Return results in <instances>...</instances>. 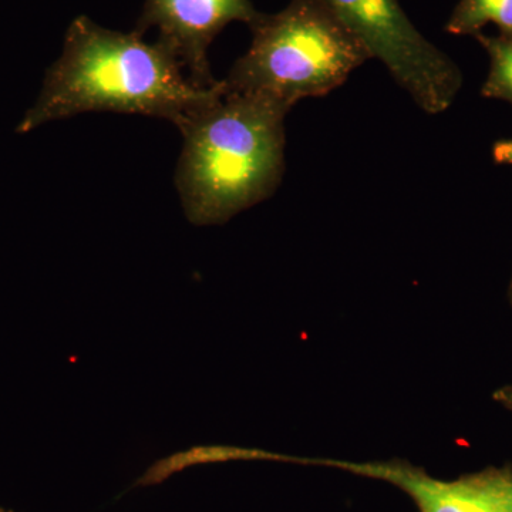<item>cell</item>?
Wrapping results in <instances>:
<instances>
[{
    "mask_svg": "<svg viewBox=\"0 0 512 512\" xmlns=\"http://www.w3.org/2000/svg\"><path fill=\"white\" fill-rule=\"evenodd\" d=\"M259 16L252 0H144L134 30L144 36L157 29L158 42L183 64L191 82L211 89L221 83L211 73L212 42L231 23L251 26Z\"/></svg>",
    "mask_w": 512,
    "mask_h": 512,
    "instance_id": "cell-6",
    "label": "cell"
},
{
    "mask_svg": "<svg viewBox=\"0 0 512 512\" xmlns=\"http://www.w3.org/2000/svg\"><path fill=\"white\" fill-rule=\"evenodd\" d=\"M312 466L336 468L383 481L412 498L419 512H512V464L490 466L454 480L430 476L402 458L346 461L312 458Z\"/></svg>",
    "mask_w": 512,
    "mask_h": 512,
    "instance_id": "cell-5",
    "label": "cell"
},
{
    "mask_svg": "<svg viewBox=\"0 0 512 512\" xmlns=\"http://www.w3.org/2000/svg\"><path fill=\"white\" fill-rule=\"evenodd\" d=\"M488 23L500 35L512 36V0H458L446 30L454 36H477Z\"/></svg>",
    "mask_w": 512,
    "mask_h": 512,
    "instance_id": "cell-7",
    "label": "cell"
},
{
    "mask_svg": "<svg viewBox=\"0 0 512 512\" xmlns=\"http://www.w3.org/2000/svg\"><path fill=\"white\" fill-rule=\"evenodd\" d=\"M493 157L497 164L512 165V140L497 141L493 147Z\"/></svg>",
    "mask_w": 512,
    "mask_h": 512,
    "instance_id": "cell-9",
    "label": "cell"
},
{
    "mask_svg": "<svg viewBox=\"0 0 512 512\" xmlns=\"http://www.w3.org/2000/svg\"><path fill=\"white\" fill-rule=\"evenodd\" d=\"M507 295H508V301H510V305L512 306V276H511L510 285H508Z\"/></svg>",
    "mask_w": 512,
    "mask_h": 512,
    "instance_id": "cell-11",
    "label": "cell"
},
{
    "mask_svg": "<svg viewBox=\"0 0 512 512\" xmlns=\"http://www.w3.org/2000/svg\"><path fill=\"white\" fill-rule=\"evenodd\" d=\"M493 400L495 403L500 404L504 410L512 414V383L498 387L493 393Z\"/></svg>",
    "mask_w": 512,
    "mask_h": 512,
    "instance_id": "cell-10",
    "label": "cell"
},
{
    "mask_svg": "<svg viewBox=\"0 0 512 512\" xmlns=\"http://www.w3.org/2000/svg\"><path fill=\"white\" fill-rule=\"evenodd\" d=\"M251 45L222 80L231 93L265 97L292 110L332 93L370 59L325 0H291L249 26Z\"/></svg>",
    "mask_w": 512,
    "mask_h": 512,
    "instance_id": "cell-3",
    "label": "cell"
},
{
    "mask_svg": "<svg viewBox=\"0 0 512 512\" xmlns=\"http://www.w3.org/2000/svg\"><path fill=\"white\" fill-rule=\"evenodd\" d=\"M224 83H192L183 64L161 42L97 25L86 16L70 23L59 59L47 69L39 96L16 126L32 133L84 113L140 114L180 126L218 99Z\"/></svg>",
    "mask_w": 512,
    "mask_h": 512,
    "instance_id": "cell-1",
    "label": "cell"
},
{
    "mask_svg": "<svg viewBox=\"0 0 512 512\" xmlns=\"http://www.w3.org/2000/svg\"><path fill=\"white\" fill-rule=\"evenodd\" d=\"M424 113L450 109L463 86L453 60L423 36L399 0H325Z\"/></svg>",
    "mask_w": 512,
    "mask_h": 512,
    "instance_id": "cell-4",
    "label": "cell"
},
{
    "mask_svg": "<svg viewBox=\"0 0 512 512\" xmlns=\"http://www.w3.org/2000/svg\"><path fill=\"white\" fill-rule=\"evenodd\" d=\"M474 37L490 59V70L481 94L485 99L505 101L512 106V36L478 33Z\"/></svg>",
    "mask_w": 512,
    "mask_h": 512,
    "instance_id": "cell-8",
    "label": "cell"
},
{
    "mask_svg": "<svg viewBox=\"0 0 512 512\" xmlns=\"http://www.w3.org/2000/svg\"><path fill=\"white\" fill-rule=\"evenodd\" d=\"M0 512H12V511H5V510H2V508H0Z\"/></svg>",
    "mask_w": 512,
    "mask_h": 512,
    "instance_id": "cell-12",
    "label": "cell"
},
{
    "mask_svg": "<svg viewBox=\"0 0 512 512\" xmlns=\"http://www.w3.org/2000/svg\"><path fill=\"white\" fill-rule=\"evenodd\" d=\"M289 111L265 97L224 89L178 126L183 150L175 187L191 224H225L274 195L285 173Z\"/></svg>",
    "mask_w": 512,
    "mask_h": 512,
    "instance_id": "cell-2",
    "label": "cell"
}]
</instances>
